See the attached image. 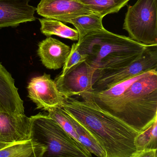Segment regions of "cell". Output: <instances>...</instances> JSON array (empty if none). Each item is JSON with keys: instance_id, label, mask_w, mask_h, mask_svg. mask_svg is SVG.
I'll return each instance as SVG.
<instances>
[{"instance_id": "20", "label": "cell", "mask_w": 157, "mask_h": 157, "mask_svg": "<svg viewBox=\"0 0 157 157\" xmlns=\"http://www.w3.org/2000/svg\"><path fill=\"white\" fill-rule=\"evenodd\" d=\"M48 112L49 117L54 120L70 136L79 143L73 124L70 120L68 113L62 108L51 109L48 111Z\"/></svg>"}, {"instance_id": "13", "label": "cell", "mask_w": 157, "mask_h": 157, "mask_svg": "<svg viewBox=\"0 0 157 157\" xmlns=\"http://www.w3.org/2000/svg\"><path fill=\"white\" fill-rule=\"evenodd\" d=\"M70 51L69 46L50 36L39 42L37 54L46 68L56 70L63 67Z\"/></svg>"}, {"instance_id": "10", "label": "cell", "mask_w": 157, "mask_h": 157, "mask_svg": "<svg viewBox=\"0 0 157 157\" xmlns=\"http://www.w3.org/2000/svg\"><path fill=\"white\" fill-rule=\"evenodd\" d=\"M30 140V117L25 113L0 111V143L13 144Z\"/></svg>"}, {"instance_id": "4", "label": "cell", "mask_w": 157, "mask_h": 157, "mask_svg": "<svg viewBox=\"0 0 157 157\" xmlns=\"http://www.w3.org/2000/svg\"><path fill=\"white\" fill-rule=\"evenodd\" d=\"M30 119V139L46 149L42 157H93L48 115L40 113Z\"/></svg>"}, {"instance_id": "6", "label": "cell", "mask_w": 157, "mask_h": 157, "mask_svg": "<svg viewBox=\"0 0 157 157\" xmlns=\"http://www.w3.org/2000/svg\"><path fill=\"white\" fill-rule=\"evenodd\" d=\"M157 69V45L147 46L141 56L129 65L104 73L93 80V88L105 90L118 83Z\"/></svg>"}, {"instance_id": "9", "label": "cell", "mask_w": 157, "mask_h": 157, "mask_svg": "<svg viewBox=\"0 0 157 157\" xmlns=\"http://www.w3.org/2000/svg\"><path fill=\"white\" fill-rule=\"evenodd\" d=\"M36 11L44 18L65 23L72 18L93 13L75 0H41Z\"/></svg>"}, {"instance_id": "22", "label": "cell", "mask_w": 157, "mask_h": 157, "mask_svg": "<svg viewBox=\"0 0 157 157\" xmlns=\"http://www.w3.org/2000/svg\"><path fill=\"white\" fill-rule=\"evenodd\" d=\"M157 149H147L138 153L135 157H157Z\"/></svg>"}, {"instance_id": "11", "label": "cell", "mask_w": 157, "mask_h": 157, "mask_svg": "<svg viewBox=\"0 0 157 157\" xmlns=\"http://www.w3.org/2000/svg\"><path fill=\"white\" fill-rule=\"evenodd\" d=\"M29 1L0 0V29L35 21L36 8L29 5Z\"/></svg>"}, {"instance_id": "14", "label": "cell", "mask_w": 157, "mask_h": 157, "mask_svg": "<svg viewBox=\"0 0 157 157\" xmlns=\"http://www.w3.org/2000/svg\"><path fill=\"white\" fill-rule=\"evenodd\" d=\"M44 147L32 140L13 143L0 149V157H42Z\"/></svg>"}, {"instance_id": "8", "label": "cell", "mask_w": 157, "mask_h": 157, "mask_svg": "<svg viewBox=\"0 0 157 157\" xmlns=\"http://www.w3.org/2000/svg\"><path fill=\"white\" fill-rule=\"evenodd\" d=\"M28 97L37 105V109L48 111L62 108L65 98L57 89L54 80L50 75L32 78L27 86Z\"/></svg>"}, {"instance_id": "5", "label": "cell", "mask_w": 157, "mask_h": 157, "mask_svg": "<svg viewBox=\"0 0 157 157\" xmlns=\"http://www.w3.org/2000/svg\"><path fill=\"white\" fill-rule=\"evenodd\" d=\"M123 29L136 42L145 46L157 45V0H137L129 6Z\"/></svg>"}, {"instance_id": "18", "label": "cell", "mask_w": 157, "mask_h": 157, "mask_svg": "<svg viewBox=\"0 0 157 157\" xmlns=\"http://www.w3.org/2000/svg\"><path fill=\"white\" fill-rule=\"evenodd\" d=\"M68 114L73 124L79 143L91 154L97 157H105L104 151L94 136L74 118Z\"/></svg>"}, {"instance_id": "12", "label": "cell", "mask_w": 157, "mask_h": 157, "mask_svg": "<svg viewBox=\"0 0 157 157\" xmlns=\"http://www.w3.org/2000/svg\"><path fill=\"white\" fill-rule=\"evenodd\" d=\"M0 111L25 113L24 102L12 75L0 63Z\"/></svg>"}, {"instance_id": "17", "label": "cell", "mask_w": 157, "mask_h": 157, "mask_svg": "<svg viewBox=\"0 0 157 157\" xmlns=\"http://www.w3.org/2000/svg\"><path fill=\"white\" fill-rule=\"evenodd\" d=\"M85 6L93 13L104 17L110 14L117 13L130 0H75Z\"/></svg>"}, {"instance_id": "19", "label": "cell", "mask_w": 157, "mask_h": 157, "mask_svg": "<svg viewBox=\"0 0 157 157\" xmlns=\"http://www.w3.org/2000/svg\"><path fill=\"white\" fill-rule=\"evenodd\" d=\"M135 144L138 153L147 149H157V119L147 129L139 134Z\"/></svg>"}, {"instance_id": "23", "label": "cell", "mask_w": 157, "mask_h": 157, "mask_svg": "<svg viewBox=\"0 0 157 157\" xmlns=\"http://www.w3.org/2000/svg\"><path fill=\"white\" fill-rule=\"evenodd\" d=\"M12 144H4V143H0V149H2L4 147H6L7 146L9 145Z\"/></svg>"}, {"instance_id": "16", "label": "cell", "mask_w": 157, "mask_h": 157, "mask_svg": "<svg viewBox=\"0 0 157 157\" xmlns=\"http://www.w3.org/2000/svg\"><path fill=\"white\" fill-rule=\"evenodd\" d=\"M103 18L97 14L92 13L72 18L67 23L72 24L76 29L79 34L77 42H79L88 34L104 29L102 23Z\"/></svg>"}, {"instance_id": "7", "label": "cell", "mask_w": 157, "mask_h": 157, "mask_svg": "<svg viewBox=\"0 0 157 157\" xmlns=\"http://www.w3.org/2000/svg\"><path fill=\"white\" fill-rule=\"evenodd\" d=\"M96 71L85 61L73 66L64 74H60L54 81L57 89L65 98L81 96L94 91L92 86Z\"/></svg>"}, {"instance_id": "2", "label": "cell", "mask_w": 157, "mask_h": 157, "mask_svg": "<svg viewBox=\"0 0 157 157\" xmlns=\"http://www.w3.org/2000/svg\"><path fill=\"white\" fill-rule=\"evenodd\" d=\"M94 106L142 132L157 119V69L143 74L115 100Z\"/></svg>"}, {"instance_id": "21", "label": "cell", "mask_w": 157, "mask_h": 157, "mask_svg": "<svg viewBox=\"0 0 157 157\" xmlns=\"http://www.w3.org/2000/svg\"><path fill=\"white\" fill-rule=\"evenodd\" d=\"M87 59V55L85 54L78 47L77 43H73L71 48V51L63 67L61 75H63L70 68L76 64L85 61Z\"/></svg>"}, {"instance_id": "1", "label": "cell", "mask_w": 157, "mask_h": 157, "mask_svg": "<svg viewBox=\"0 0 157 157\" xmlns=\"http://www.w3.org/2000/svg\"><path fill=\"white\" fill-rule=\"evenodd\" d=\"M63 109L88 131L105 157H135L139 132L94 105L73 97L65 98Z\"/></svg>"}, {"instance_id": "3", "label": "cell", "mask_w": 157, "mask_h": 157, "mask_svg": "<svg viewBox=\"0 0 157 157\" xmlns=\"http://www.w3.org/2000/svg\"><path fill=\"white\" fill-rule=\"evenodd\" d=\"M77 43L87 55L86 61L96 69L93 79L106 72L131 64L147 46L105 28L88 34Z\"/></svg>"}, {"instance_id": "15", "label": "cell", "mask_w": 157, "mask_h": 157, "mask_svg": "<svg viewBox=\"0 0 157 157\" xmlns=\"http://www.w3.org/2000/svg\"><path fill=\"white\" fill-rule=\"evenodd\" d=\"M41 33L48 37L57 36L73 41H78L79 34L76 29L71 28L62 22L49 18H39Z\"/></svg>"}]
</instances>
